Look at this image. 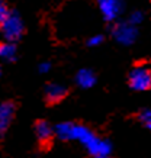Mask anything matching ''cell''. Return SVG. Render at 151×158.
<instances>
[{"label":"cell","mask_w":151,"mask_h":158,"mask_svg":"<svg viewBox=\"0 0 151 158\" xmlns=\"http://www.w3.org/2000/svg\"><path fill=\"white\" fill-rule=\"evenodd\" d=\"M138 119H140V122H141L145 128L151 129V107L142 109L141 112H140V115H138Z\"/></svg>","instance_id":"cell-11"},{"label":"cell","mask_w":151,"mask_h":158,"mask_svg":"<svg viewBox=\"0 0 151 158\" xmlns=\"http://www.w3.org/2000/svg\"><path fill=\"white\" fill-rule=\"evenodd\" d=\"M54 134L61 141H77L90 158H111L113 147L111 141L100 138L90 128L73 122H60L54 126Z\"/></svg>","instance_id":"cell-1"},{"label":"cell","mask_w":151,"mask_h":158,"mask_svg":"<svg viewBox=\"0 0 151 158\" xmlns=\"http://www.w3.org/2000/svg\"><path fill=\"white\" fill-rule=\"evenodd\" d=\"M129 87L135 91H145L151 89V68L140 64L132 68L128 74Z\"/></svg>","instance_id":"cell-2"},{"label":"cell","mask_w":151,"mask_h":158,"mask_svg":"<svg viewBox=\"0 0 151 158\" xmlns=\"http://www.w3.org/2000/svg\"><path fill=\"white\" fill-rule=\"evenodd\" d=\"M13 116H15V105L12 102H3L0 105V134L2 135H5V132L9 129Z\"/></svg>","instance_id":"cell-6"},{"label":"cell","mask_w":151,"mask_h":158,"mask_svg":"<svg viewBox=\"0 0 151 158\" xmlns=\"http://www.w3.org/2000/svg\"><path fill=\"white\" fill-rule=\"evenodd\" d=\"M67 96V87L60 83H49L45 87V99L49 103H58Z\"/></svg>","instance_id":"cell-7"},{"label":"cell","mask_w":151,"mask_h":158,"mask_svg":"<svg viewBox=\"0 0 151 158\" xmlns=\"http://www.w3.org/2000/svg\"><path fill=\"white\" fill-rule=\"evenodd\" d=\"M102 42H103V35H100V34L92 35V36L87 39V45H89V47H92V48L100 47V44H102Z\"/></svg>","instance_id":"cell-13"},{"label":"cell","mask_w":151,"mask_h":158,"mask_svg":"<svg viewBox=\"0 0 151 158\" xmlns=\"http://www.w3.org/2000/svg\"><path fill=\"white\" fill-rule=\"evenodd\" d=\"M98 6L106 22H116L125 9V0H98Z\"/></svg>","instance_id":"cell-5"},{"label":"cell","mask_w":151,"mask_h":158,"mask_svg":"<svg viewBox=\"0 0 151 158\" xmlns=\"http://www.w3.org/2000/svg\"><path fill=\"white\" fill-rule=\"evenodd\" d=\"M0 57L6 62L15 61L18 57V48L15 42H3L0 45Z\"/></svg>","instance_id":"cell-10"},{"label":"cell","mask_w":151,"mask_h":158,"mask_svg":"<svg viewBox=\"0 0 151 158\" xmlns=\"http://www.w3.org/2000/svg\"><path fill=\"white\" fill-rule=\"evenodd\" d=\"M0 26H2V34H3V38L6 39V42L19 41L25 31L23 20L20 18V15L16 12H12L9 18L0 23Z\"/></svg>","instance_id":"cell-3"},{"label":"cell","mask_w":151,"mask_h":158,"mask_svg":"<svg viewBox=\"0 0 151 158\" xmlns=\"http://www.w3.org/2000/svg\"><path fill=\"white\" fill-rule=\"evenodd\" d=\"M10 13H12V10L7 7V5H6L5 2H0V23L5 22L10 16Z\"/></svg>","instance_id":"cell-14"},{"label":"cell","mask_w":151,"mask_h":158,"mask_svg":"<svg viewBox=\"0 0 151 158\" xmlns=\"http://www.w3.org/2000/svg\"><path fill=\"white\" fill-rule=\"evenodd\" d=\"M34 131H35V136H36V139H38V142L41 145L48 144L51 138H52V135H55L54 134V128L47 120H38L35 123Z\"/></svg>","instance_id":"cell-8"},{"label":"cell","mask_w":151,"mask_h":158,"mask_svg":"<svg viewBox=\"0 0 151 158\" xmlns=\"http://www.w3.org/2000/svg\"><path fill=\"white\" fill-rule=\"evenodd\" d=\"M49 70H51V62L48 61H42L38 65V71L41 74H47V73H49Z\"/></svg>","instance_id":"cell-15"},{"label":"cell","mask_w":151,"mask_h":158,"mask_svg":"<svg viewBox=\"0 0 151 158\" xmlns=\"http://www.w3.org/2000/svg\"><path fill=\"white\" fill-rule=\"evenodd\" d=\"M142 20H144V15H142V12H140V10L132 12V13L129 15V18H128V22L131 25H134V26H138Z\"/></svg>","instance_id":"cell-12"},{"label":"cell","mask_w":151,"mask_h":158,"mask_svg":"<svg viewBox=\"0 0 151 158\" xmlns=\"http://www.w3.org/2000/svg\"><path fill=\"white\" fill-rule=\"evenodd\" d=\"M74 80H76V84H77L80 89H84V90L92 89V87L96 84V76H94V73H93L92 70H89V68L78 70L76 77H74Z\"/></svg>","instance_id":"cell-9"},{"label":"cell","mask_w":151,"mask_h":158,"mask_svg":"<svg viewBox=\"0 0 151 158\" xmlns=\"http://www.w3.org/2000/svg\"><path fill=\"white\" fill-rule=\"evenodd\" d=\"M113 39L121 45H132L138 38V29L129 22H116L111 29Z\"/></svg>","instance_id":"cell-4"}]
</instances>
